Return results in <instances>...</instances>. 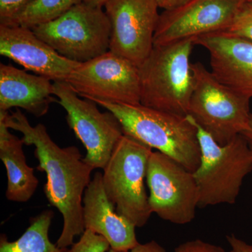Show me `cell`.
<instances>
[{
	"mask_svg": "<svg viewBox=\"0 0 252 252\" xmlns=\"http://www.w3.org/2000/svg\"><path fill=\"white\" fill-rule=\"evenodd\" d=\"M0 118L9 129L22 133L25 144L35 148L34 155L39 161L36 169L45 172L47 177L44 193L63 218L62 233L56 244L61 248L72 246L75 237L85 231L83 198L94 169L77 147L61 148L51 138L45 126L31 125L19 109L11 114L0 111Z\"/></svg>",
	"mask_w": 252,
	"mask_h": 252,
	"instance_id": "1",
	"label": "cell"
},
{
	"mask_svg": "<svg viewBox=\"0 0 252 252\" xmlns=\"http://www.w3.org/2000/svg\"><path fill=\"white\" fill-rule=\"evenodd\" d=\"M91 101L114 114L125 135L171 158L189 171L198 168L201 151L198 129L190 116L162 112L142 104Z\"/></svg>",
	"mask_w": 252,
	"mask_h": 252,
	"instance_id": "2",
	"label": "cell"
},
{
	"mask_svg": "<svg viewBox=\"0 0 252 252\" xmlns=\"http://www.w3.org/2000/svg\"><path fill=\"white\" fill-rule=\"evenodd\" d=\"M194 39L154 46L138 67L141 104L146 107L188 116L195 86L190 58Z\"/></svg>",
	"mask_w": 252,
	"mask_h": 252,
	"instance_id": "3",
	"label": "cell"
},
{
	"mask_svg": "<svg viewBox=\"0 0 252 252\" xmlns=\"http://www.w3.org/2000/svg\"><path fill=\"white\" fill-rule=\"evenodd\" d=\"M194 123L201 151L200 165L193 172L198 187V207L233 205L244 179L252 171V155L248 142L241 134L220 145Z\"/></svg>",
	"mask_w": 252,
	"mask_h": 252,
	"instance_id": "4",
	"label": "cell"
},
{
	"mask_svg": "<svg viewBox=\"0 0 252 252\" xmlns=\"http://www.w3.org/2000/svg\"><path fill=\"white\" fill-rule=\"evenodd\" d=\"M153 149L130 136H122L103 169L106 193L119 215L141 228L152 216L145 187Z\"/></svg>",
	"mask_w": 252,
	"mask_h": 252,
	"instance_id": "5",
	"label": "cell"
},
{
	"mask_svg": "<svg viewBox=\"0 0 252 252\" xmlns=\"http://www.w3.org/2000/svg\"><path fill=\"white\" fill-rule=\"evenodd\" d=\"M195 86L189 115L220 145L248 130L250 98L222 84L201 63H192Z\"/></svg>",
	"mask_w": 252,
	"mask_h": 252,
	"instance_id": "6",
	"label": "cell"
},
{
	"mask_svg": "<svg viewBox=\"0 0 252 252\" xmlns=\"http://www.w3.org/2000/svg\"><path fill=\"white\" fill-rule=\"evenodd\" d=\"M103 8L82 1L32 31L63 57L87 62L109 51L111 24Z\"/></svg>",
	"mask_w": 252,
	"mask_h": 252,
	"instance_id": "7",
	"label": "cell"
},
{
	"mask_svg": "<svg viewBox=\"0 0 252 252\" xmlns=\"http://www.w3.org/2000/svg\"><path fill=\"white\" fill-rule=\"evenodd\" d=\"M54 95L67 112L69 127L86 150L84 160L94 169H104L124 135L122 124L112 112H101L97 104L82 99L66 82L54 81Z\"/></svg>",
	"mask_w": 252,
	"mask_h": 252,
	"instance_id": "8",
	"label": "cell"
},
{
	"mask_svg": "<svg viewBox=\"0 0 252 252\" xmlns=\"http://www.w3.org/2000/svg\"><path fill=\"white\" fill-rule=\"evenodd\" d=\"M146 180L152 213L175 224H187L195 219L198 191L193 172L156 151L149 157Z\"/></svg>",
	"mask_w": 252,
	"mask_h": 252,
	"instance_id": "9",
	"label": "cell"
},
{
	"mask_svg": "<svg viewBox=\"0 0 252 252\" xmlns=\"http://www.w3.org/2000/svg\"><path fill=\"white\" fill-rule=\"evenodd\" d=\"M65 82L80 97L89 100L141 104L138 67L110 51L79 63Z\"/></svg>",
	"mask_w": 252,
	"mask_h": 252,
	"instance_id": "10",
	"label": "cell"
},
{
	"mask_svg": "<svg viewBox=\"0 0 252 252\" xmlns=\"http://www.w3.org/2000/svg\"><path fill=\"white\" fill-rule=\"evenodd\" d=\"M103 7L111 24L109 51L140 67L154 48L157 0H108Z\"/></svg>",
	"mask_w": 252,
	"mask_h": 252,
	"instance_id": "11",
	"label": "cell"
},
{
	"mask_svg": "<svg viewBox=\"0 0 252 252\" xmlns=\"http://www.w3.org/2000/svg\"><path fill=\"white\" fill-rule=\"evenodd\" d=\"M245 0H189L160 14L154 34V46L224 31Z\"/></svg>",
	"mask_w": 252,
	"mask_h": 252,
	"instance_id": "12",
	"label": "cell"
},
{
	"mask_svg": "<svg viewBox=\"0 0 252 252\" xmlns=\"http://www.w3.org/2000/svg\"><path fill=\"white\" fill-rule=\"evenodd\" d=\"M0 54L53 81L65 82L79 63L60 55L31 28L0 25Z\"/></svg>",
	"mask_w": 252,
	"mask_h": 252,
	"instance_id": "13",
	"label": "cell"
},
{
	"mask_svg": "<svg viewBox=\"0 0 252 252\" xmlns=\"http://www.w3.org/2000/svg\"><path fill=\"white\" fill-rule=\"evenodd\" d=\"M208 51L211 72L222 84L252 98V41L224 32L194 39Z\"/></svg>",
	"mask_w": 252,
	"mask_h": 252,
	"instance_id": "14",
	"label": "cell"
},
{
	"mask_svg": "<svg viewBox=\"0 0 252 252\" xmlns=\"http://www.w3.org/2000/svg\"><path fill=\"white\" fill-rule=\"evenodd\" d=\"M83 205L85 230L102 235L111 249L130 252L138 245L135 225L117 212L106 193L101 172L94 174L86 188Z\"/></svg>",
	"mask_w": 252,
	"mask_h": 252,
	"instance_id": "15",
	"label": "cell"
},
{
	"mask_svg": "<svg viewBox=\"0 0 252 252\" xmlns=\"http://www.w3.org/2000/svg\"><path fill=\"white\" fill-rule=\"evenodd\" d=\"M54 81L11 65L0 64V111L21 108L36 118L46 115L56 102Z\"/></svg>",
	"mask_w": 252,
	"mask_h": 252,
	"instance_id": "16",
	"label": "cell"
},
{
	"mask_svg": "<svg viewBox=\"0 0 252 252\" xmlns=\"http://www.w3.org/2000/svg\"><path fill=\"white\" fill-rule=\"evenodd\" d=\"M24 142L13 135L0 118V158L7 175L6 197L10 201L26 203L35 193L39 181L23 150Z\"/></svg>",
	"mask_w": 252,
	"mask_h": 252,
	"instance_id": "17",
	"label": "cell"
},
{
	"mask_svg": "<svg viewBox=\"0 0 252 252\" xmlns=\"http://www.w3.org/2000/svg\"><path fill=\"white\" fill-rule=\"evenodd\" d=\"M54 213L47 210L30 220V225L17 240L9 241L6 235L0 236V252H69L51 243L49 229Z\"/></svg>",
	"mask_w": 252,
	"mask_h": 252,
	"instance_id": "18",
	"label": "cell"
},
{
	"mask_svg": "<svg viewBox=\"0 0 252 252\" xmlns=\"http://www.w3.org/2000/svg\"><path fill=\"white\" fill-rule=\"evenodd\" d=\"M84 0H33L7 26L32 28L54 21Z\"/></svg>",
	"mask_w": 252,
	"mask_h": 252,
	"instance_id": "19",
	"label": "cell"
},
{
	"mask_svg": "<svg viewBox=\"0 0 252 252\" xmlns=\"http://www.w3.org/2000/svg\"><path fill=\"white\" fill-rule=\"evenodd\" d=\"M224 32L252 41V1H245Z\"/></svg>",
	"mask_w": 252,
	"mask_h": 252,
	"instance_id": "20",
	"label": "cell"
},
{
	"mask_svg": "<svg viewBox=\"0 0 252 252\" xmlns=\"http://www.w3.org/2000/svg\"><path fill=\"white\" fill-rule=\"evenodd\" d=\"M71 247L69 252H107L110 250V245L104 237L89 229H86L79 242Z\"/></svg>",
	"mask_w": 252,
	"mask_h": 252,
	"instance_id": "21",
	"label": "cell"
},
{
	"mask_svg": "<svg viewBox=\"0 0 252 252\" xmlns=\"http://www.w3.org/2000/svg\"><path fill=\"white\" fill-rule=\"evenodd\" d=\"M33 0H0V25L6 26L22 13Z\"/></svg>",
	"mask_w": 252,
	"mask_h": 252,
	"instance_id": "22",
	"label": "cell"
},
{
	"mask_svg": "<svg viewBox=\"0 0 252 252\" xmlns=\"http://www.w3.org/2000/svg\"><path fill=\"white\" fill-rule=\"evenodd\" d=\"M175 252H225L220 246L207 243L200 239L189 240L179 245Z\"/></svg>",
	"mask_w": 252,
	"mask_h": 252,
	"instance_id": "23",
	"label": "cell"
},
{
	"mask_svg": "<svg viewBox=\"0 0 252 252\" xmlns=\"http://www.w3.org/2000/svg\"><path fill=\"white\" fill-rule=\"evenodd\" d=\"M226 240L230 247V252H252V245L247 243L236 235H227Z\"/></svg>",
	"mask_w": 252,
	"mask_h": 252,
	"instance_id": "24",
	"label": "cell"
},
{
	"mask_svg": "<svg viewBox=\"0 0 252 252\" xmlns=\"http://www.w3.org/2000/svg\"><path fill=\"white\" fill-rule=\"evenodd\" d=\"M129 252H167L165 249L160 246L156 241H151L149 243L140 244L136 245L135 248Z\"/></svg>",
	"mask_w": 252,
	"mask_h": 252,
	"instance_id": "25",
	"label": "cell"
},
{
	"mask_svg": "<svg viewBox=\"0 0 252 252\" xmlns=\"http://www.w3.org/2000/svg\"><path fill=\"white\" fill-rule=\"evenodd\" d=\"M159 7L163 10H171L185 4L189 0H157Z\"/></svg>",
	"mask_w": 252,
	"mask_h": 252,
	"instance_id": "26",
	"label": "cell"
},
{
	"mask_svg": "<svg viewBox=\"0 0 252 252\" xmlns=\"http://www.w3.org/2000/svg\"><path fill=\"white\" fill-rule=\"evenodd\" d=\"M242 135L246 139L252 155V113L251 117H250V125H249L248 130H245Z\"/></svg>",
	"mask_w": 252,
	"mask_h": 252,
	"instance_id": "27",
	"label": "cell"
},
{
	"mask_svg": "<svg viewBox=\"0 0 252 252\" xmlns=\"http://www.w3.org/2000/svg\"><path fill=\"white\" fill-rule=\"evenodd\" d=\"M84 1H86V2L91 3V4L104 6V4H105L108 0H84Z\"/></svg>",
	"mask_w": 252,
	"mask_h": 252,
	"instance_id": "28",
	"label": "cell"
},
{
	"mask_svg": "<svg viewBox=\"0 0 252 252\" xmlns=\"http://www.w3.org/2000/svg\"><path fill=\"white\" fill-rule=\"evenodd\" d=\"M107 252H120V251H117V250H113V249H111L109 250Z\"/></svg>",
	"mask_w": 252,
	"mask_h": 252,
	"instance_id": "29",
	"label": "cell"
},
{
	"mask_svg": "<svg viewBox=\"0 0 252 252\" xmlns=\"http://www.w3.org/2000/svg\"><path fill=\"white\" fill-rule=\"evenodd\" d=\"M245 1H252V0H245Z\"/></svg>",
	"mask_w": 252,
	"mask_h": 252,
	"instance_id": "30",
	"label": "cell"
}]
</instances>
